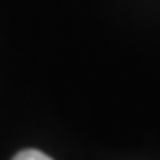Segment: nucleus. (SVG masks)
Here are the masks:
<instances>
[{
    "mask_svg": "<svg viewBox=\"0 0 160 160\" xmlns=\"http://www.w3.org/2000/svg\"><path fill=\"white\" fill-rule=\"evenodd\" d=\"M14 160H52L50 156H47L44 152L37 151V148H27V151H21L14 156Z\"/></svg>",
    "mask_w": 160,
    "mask_h": 160,
    "instance_id": "nucleus-1",
    "label": "nucleus"
}]
</instances>
